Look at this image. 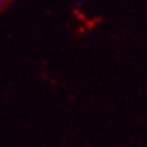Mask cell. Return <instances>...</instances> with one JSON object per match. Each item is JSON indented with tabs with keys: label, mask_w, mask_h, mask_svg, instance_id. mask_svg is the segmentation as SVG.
<instances>
[{
	"label": "cell",
	"mask_w": 147,
	"mask_h": 147,
	"mask_svg": "<svg viewBox=\"0 0 147 147\" xmlns=\"http://www.w3.org/2000/svg\"><path fill=\"white\" fill-rule=\"evenodd\" d=\"M5 3H7V0H0V8H1V7H3Z\"/></svg>",
	"instance_id": "obj_1"
}]
</instances>
